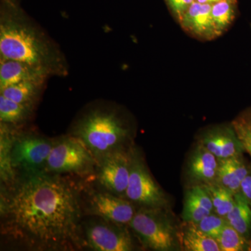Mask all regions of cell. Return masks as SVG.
<instances>
[{
	"mask_svg": "<svg viewBox=\"0 0 251 251\" xmlns=\"http://www.w3.org/2000/svg\"><path fill=\"white\" fill-rule=\"evenodd\" d=\"M240 193L251 206V171H249L247 176L243 179Z\"/></svg>",
	"mask_w": 251,
	"mask_h": 251,
	"instance_id": "27",
	"label": "cell"
},
{
	"mask_svg": "<svg viewBox=\"0 0 251 251\" xmlns=\"http://www.w3.org/2000/svg\"><path fill=\"white\" fill-rule=\"evenodd\" d=\"M198 2L201 3V4H214L218 1H222V0H196Z\"/></svg>",
	"mask_w": 251,
	"mask_h": 251,
	"instance_id": "28",
	"label": "cell"
},
{
	"mask_svg": "<svg viewBox=\"0 0 251 251\" xmlns=\"http://www.w3.org/2000/svg\"><path fill=\"white\" fill-rule=\"evenodd\" d=\"M49 77L45 72L27 63L1 57L0 90L23 81L45 82Z\"/></svg>",
	"mask_w": 251,
	"mask_h": 251,
	"instance_id": "12",
	"label": "cell"
},
{
	"mask_svg": "<svg viewBox=\"0 0 251 251\" xmlns=\"http://www.w3.org/2000/svg\"><path fill=\"white\" fill-rule=\"evenodd\" d=\"M235 0H222L211 6V16L216 30L221 35L235 17Z\"/></svg>",
	"mask_w": 251,
	"mask_h": 251,
	"instance_id": "23",
	"label": "cell"
},
{
	"mask_svg": "<svg viewBox=\"0 0 251 251\" xmlns=\"http://www.w3.org/2000/svg\"><path fill=\"white\" fill-rule=\"evenodd\" d=\"M202 186L211 198L216 214L226 218L233 208L234 194L216 181L204 183Z\"/></svg>",
	"mask_w": 251,
	"mask_h": 251,
	"instance_id": "21",
	"label": "cell"
},
{
	"mask_svg": "<svg viewBox=\"0 0 251 251\" xmlns=\"http://www.w3.org/2000/svg\"><path fill=\"white\" fill-rule=\"evenodd\" d=\"M218 167L219 159L200 144L189 163V173L191 177L203 183L212 182L215 181Z\"/></svg>",
	"mask_w": 251,
	"mask_h": 251,
	"instance_id": "17",
	"label": "cell"
},
{
	"mask_svg": "<svg viewBox=\"0 0 251 251\" xmlns=\"http://www.w3.org/2000/svg\"><path fill=\"white\" fill-rule=\"evenodd\" d=\"M129 226L97 216H85L82 222L83 250L131 251L137 249Z\"/></svg>",
	"mask_w": 251,
	"mask_h": 251,
	"instance_id": "5",
	"label": "cell"
},
{
	"mask_svg": "<svg viewBox=\"0 0 251 251\" xmlns=\"http://www.w3.org/2000/svg\"><path fill=\"white\" fill-rule=\"evenodd\" d=\"M125 198L138 209H165L168 204L166 195L157 185L143 157L134 148Z\"/></svg>",
	"mask_w": 251,
	"mask_h": 251,
	"instance_id": "9",
	"label": "cell"
},
{
	"mask_svg": "<svg viewBox=\"0 0 251 251\" xmlns=\"http://www.w3.org/2000/svg\"><path fill=\"white\" fill-rule=\"evenodd\" d=\"M201 144L219 160L239 156L244 150L233 128L209 132Z\"/></svg>",
	"mask_w": 251,
	"mask_h": 251,
	"instance_id": "13",
	"label": "cell"
},
{
	"mask_svg": "<svg viewBox=\"0 0 251 251\" xmlns=\"http://www.w3.org/2000/svg\"><path fill=\"white\" fill-rule=\"evenodd\" d=\"M163 209L139 208L128 224L140 242L151 250L168 251L175 247L176 232Z\"/></svg>",
	"mask_w": 251,
	"mask_h": 251,
	"instance_id": "8",
	"label": "cell"
},
{
	"mask_svg": "<svg viewBox=\"0 0 251 251\" xmlns=\"http://www.w3.org/2000/svg\"><path fill=\"white\" fill-rule=\"evenodd\" d=\"M222 251H251V242L249 238L239 233L228 224L216 239Z\"/></svg>",
	"mask_w": 251,
	"mask_h": 251,
	"instance_id": "22",
	"label": "cell"
},
{
	"mask_svg": "<svg viewBox=\"0 0 251 251\" xmlns=\"http://www.w3.org/2000/svg\"><path fill=\"white\" fill-rule=\"evenodd\" d=\"M249 171L250 170L246 166L242 154L220 159L214 181L235 195L240 192L243 179L247 176Z\"/></svg>",
	"mask_w": 251,
	"mask_h": 251,
	"instance_id": "14",
	"label": "cell"
},
{
	"mask_svg": "<svg viewBox=\"0 0 251 251\" xmlns=\"http://www.w3.org/2000/svg\"><path fill=\"white\" fill-rule=\"evenodd\" d=\"M80 198L85 216H97L128 226L137 211L128 200L98 187L87 178L80 179Z\"/></svg>",
	"mask_w": 251,
	"mask_h": 251,
	"instance_id": "6",
	"label": "cell"
},
{
	"mask_svg": "<svg viewBox=\"0 0 251 251\" xmlns=\"http://www.w3.org/2000/svg\"><path fill=\"white\" fill-rule=\"evenodd\" d=\"M226 219L229 226L249 238L251 232V206L240 192L234 195L233 208Z\"/></svg>",
	"mask_w": 251,
	"mask_h": 251,
	"instance_id": "20",
	"label": "cell"
},
{
	"mask_svg": "<svg viewBox=\"0 0 251 251\" xmlns=\"http://www.w3.org/2000/svg\"><path fill=\"white\" fill-rule=\"evenodd\" d=\"M227 224L226 218L213 214L206 216L197 224L202 232L216 239Z\"/></svg>",
	"mask_w": 251,
	"mask_h": 251,
	"instance_id": "25",
	"label": "cell"
},
{
	"mask_svg": "<svg viewBox=\"0 0 251 251\" xmlns=\"http://www.w3.org/2000/svg\"><path fill=\"white\" fill-rule=\"evenodd\" d=\"M211 6L195 1L179 21L183 29L189 34L205 40L219 36L211 16Z\"/></svg>",
	"mask_w": 251,
	"mask_h": 251,
	"instance_id": "11",
	"label": "cell"
},
{
	"mask_svg": "<svg viewBox=\"0 0 251 251\" xmlns=\"http://www.w3.org/2000/svg\"><path fill=\"white\" fill-rule=\"evenodd\" d=\"M176 237L181 247L188 251H220L217 240L202 232L197 224L186 221Z\"/></svg>",
	"mask_w": 251,
	"mask_h": 251,
	"instance_id": "15",
	"label": "cell"
},
{
	"mask_svg": "<svg viewBox=\"0 0 251 251\" xmlns=\"http://www.w3.org/2000/svg\"><path fill=\"white\" fill-rule=\"evenodd\" d=\"M34 108L0 95V121L3 125L19 128L30 120Z\"/></svg>",
	"mask_w": 251,
	"mask_h": 251,
	"instance_id": "19",
	"label": "cell"
},
{
	"mask_svg": "<svg viewBox=\"0 0 251 251\" xmlns=\"http://www.w3.org/2000/svg\"><path fill=\"white\" fill-rule=\"evenodd\" d=\"M232 128L244 150L251 157V108L240 114L232 122Z\"/></svg>",
	"mask_w": 251,
	"mask_h": 251,
	"instance_id": "24",
	"label": "cell"
},
{
	"mask_svg": "<svg viewBox=\"0 0 251 251\" xmlns=\"http://www.w3.org/2000/svg\"><path fill=\"white\" fill-rule=\"evenodd\" d=\"M97 161L83 143L68 134L54 139L45 171L85 178L95 173Z\"/></svg>",
	"mask_w": 251,
	"mask_h": 251,
	"instance_id": "4",
	"label": "cell"
},
{
	"mask_svg": "<svg viewBox=\"0 0 251 251\" xmlns=\"http://www.w3.org/2000/svg\"><path fill=\"white\" fill-rule=\"evenodd\" d=\"M10 163L14 174L45 171L54 140L11 127Z\"/></svg>",
	"mask_w": 251,
	"mask_h": 251,
	"instance_id": "7",
	"label": "cell"
},
{
	"mask_svg": "<svg viewBox=\"0 0 251 251\" xmlns=\"http://www.w3.org/2000/svg\"><path fill=\"white\" fill-rule=\"evenodd\" d=\"M0 54L3 58L30 64L49 76L68 74L62 51L24 12L17 0L1 1Z\"/></svg>",
	"mask_w": 251,
	"mask_h": 251,
	"instance_id": "2",
	"label": "cell"
},
{
	"mask_svg": "<svg viewBox=\"0 0 251 251\" xmlns=\"http://www.w3.org/2000/svg\"><path fill=\"white\" fill-rule=\"evenodd\" d=\"M69 135L85 145L97 159L131 147V130L115 107L97 104L85 109L72 126Z\"/></svg>",
	"mask_w": 251,
	"mask_h": 251,
	"instance_id": "3",
	"label": "cell"
},
{
	"mask_svg": "<svg viewBox=\"0 0 251 251\" xmlns=\"http://www.w3.org/2000/svg\"><path fill=\"white\" fill-rule=\"evenodd\" d=\"M45 82L23 81L1 90V95L18 103L34 108L42 93Z\"/></svg>",
	"mask_w": 251,
	"mask_h": 251,
	"instance_id": "18",
	"label": "cell"
},
{
	"mask_svg": "<svg viewBox=\"0 0 251 251\" xmlns=\"http://www.w3.org/2000/svg\"><path fill=\"white\" fill-rule=\"evenodd\" d=\"M80 179L41 171L1 184V238L29 251L83 250Z\"/></svg>",
	"mask_w": 251,
	"mask_h": 251,
	"instance_id": "1",
	"label": "cell"
},
{
	"mask_svg": "<svg viewBox=\"0 0 251 251\" xmlns=\"http://www.w3.org/2000/svg\"><path fill=\"white\" fill-rule=\"evenodd\" d=\"M133 147L114 151L97 163L95 173L87 179L108 192L126 198L129 180Z\"/></svg>",
	"mask_w": 251,
	"mask_h": 251,
	"instance_id": "10",
	"label": "cell"
},
{
	"mask_svg": "<svg viewBox=\"0 0 251 251\" xmlns=\"http://www.w3.org/2000/svg\"><path fill=\"white\" fill-rule=\"evenodd\" d=\"M214 206L209 194L203 186H193L185 197L183 217L185 221L198 224L211 214Z\"/></svg>",
	"mask_w": 251,
	"mask_h": 251,
	"instance_id": "16",
	"label": "cell"
},
{
	"mask_svg": "<svg viewBox=\"0 0 251 251\" xmlns=\"http://www.w3.org/2000/svg\"><path fill=\"white\" fill-rule=\"evenodd\" d=\"M166 1L179 22L188 8L196 0H166Z\"/></svg>",
	"mask_w": 251,
	"mask_h": 251,
	"instance_id": "26",
	"label": "cell"
}]
</instances>
